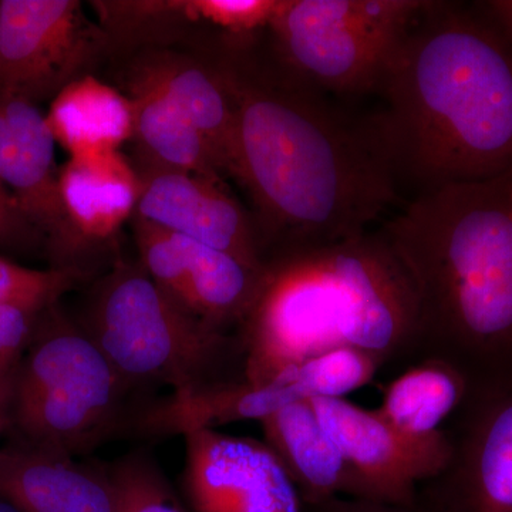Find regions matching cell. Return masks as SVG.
Masks as SVG:
<instances>
[{"label": "cell", "mask_w": 512, "mask_h": 512, "mask_svg": "<svg viewBox=\"0 0 512 512\" xmlns=\"http://www.w3.org/2000/svg\"><path fill=\"white\" fill-rule=\"evenodd\" d=\"M235 109L231 175L256 208L265 261L369 232L399 188L366 120L353 121L242 50L221 66Z\"/></svg>", "instance_id": "cell-1"}, {"label": "cell", "mask_w": 512, "mask_h": 512, "mask_svg": "<svg viewBox=\"0 0 512 512\" xmlns=\"http://www.w3.org/2000/svg\"><path fill=\"white\" fill-rule=\"evenodd\" d=\"M366 120L397 188L512 178V42L493 20L426 0Z\"/></svg>", "instance_id": "cell-2"}, {"label": "cell", "mask_w": 512, "mask_h": 512, "mask_svg": "<svg viewBox=\"0 0 512 512\" xmlns=\"http://www.w3.org/2000/svg\"><path fill=\"white\" fill-rule=\"evenodd\" d=\"M419 308V355L470 389L512 379V178L416 195L380 228Z\"/></svg>", "instance_id": "cell-3"}, {"label": "cell", "mask_w": 512, "mask_h": 512, "mask_svg": "<svg viewBox=\"0 0 512 512\" xmlns=\"http://www.w3.org/2000/svg\"><path fill=\"white\" fill-rule=\"evenodd\" d=\"M397 289L372 232L266 262L237 330L242 379L264 383L286 367L338 348L372 355L387 348Z\"/></svg>", "instance_id": "cell-4"}, {"label": "cell", "mask_w": 512, "mask_h": 512, "mask_svg": "<svg viewBox=\"0 0 512 512\" xmlns=\"http://www.w3.org/2000/svg\"><path fill=\"white\" fill-rule=\"evenodd\" d=\"M128 390L167 387L171 394L235 382L237 335L212 328L161 289L140 264L117 262L97 284L79 320Z\"/></svg>", "instance_id": "cell-5"}, {"label": "cell", "mask_w": 512, "mask_h": 512, "mask_svg": "<svg viewBox=\"0 0 512 512\" xmlns=\"http://www.w3.org/2000/svg\"><path fill=\"white\" fill-rule=\"evenodd\" d=\"M128 392L79 320L55 305L40 316L20 360L8 426L22 446L80 457L120 429Z\"/></svg>", "instance_id": "cell-6"}, {"label": "cell", "mask_w": 512, "mask_h": 512, "mask_svg": "<svg viewBox=\"0 0 512 512\" xmlns=\"http://www.w3.org/2000/svg\"><path fill=\"white\" fill-rule=\"evenodd\" d=\"M426 0H279L269 30L279 69L313 92H377Z\"/></svg>", "instance_id": "cell-7"}, {"label": "cell", "mask_w": 512, "mask_h": 512, "mask_svg": "<svg viewBox=\"0 0 512 512\" xmlns=\"http://www.w3.org/2000/svg\"><path fill=\"white\" fill-rule=\"evenodd\" d=\"M100 43L77 0H0V97L55 99Z\"/></svg>", "instance_id": "cell-8"}, {"label": "cell", "mask_w": 512, "mask_h": 512, "mask_svg": "<svg viewBox=\"0 0 512 512\" xmlns=\"http://www.w3.org/2000/svg\"><path fill=\"white\" fill-rule=\"evenodd\" d=\"M461 429L447 430L451 454L419 488L437 512H512V379L470 389Z\"/></svg>", "instance_id": "cell-9"}, {"label": "cell", "mask_w": 512, "mask_h": 512, "mask_svg": "<svg viewBox=\"0 0 512 512\" xmlns=\"http://www.w3.org/2000/svg\"><path fill=\"white\" fill-rule=\"evenodd\" d=\"M183 497L192 512H306L265 441L218 429L185 434Z\"/></svg>", "instance_id": "cell-10"}, {"label": "cell", "mask_w": 512, "mask_h": 512, "mask_svg": "<svg viewBox=\"0 0 512 512\" xmlns=\"http://www.w3.org/2000/svg\"><path fill=\"white\" fill-rule=\"evenodd\" d=\"M309 402L349 463L357 500L412 504L420 485L439 476L450 460V440L434 446L406 439L377 409H363L346 399Z\"/></svg>", "instance_id": "cell-11"}, {"label": "cell", "mask_w": 512, "mask_h": 512, "mask_svg": "<svg viewBox=\"0 0 512 512\" xmlns=\"http://www.w3.org/2000/svg\"><path fill=\"white\" fill-rule=\"evenodd\" d=\"M55 147L36 104L0 97V180L55 256V268H72L79 245L63 208Z\"/></svg>", "instance_id": "cell-12"}, {"label": "cell", "mask_w": 512, "mask_h": 512, "mask_svg": "<svg viewBox=\"0 0 512 512\" xmlns=\"http://www.w3.org/2000/svg\"><path fill=\"white\" fill-rule=\"evenodd\" d=\"M136 218L228 252L256 269L266 265L255 224L221 180L150 167L140 175Z\"/></svg>", "instance_id": "cell-13"}, {"label": "cell", "mask_w": 512, "mask_h": 512, "mask_svg": "<svg viewBox=\"0 0 512 512\" xmlns=\"http://www.w3.org/2000/svg\"><path fill=\"white\" fill-rule=\"evenodd\" d=\"M18 444L0 450V498L20 512H116L107 466Z\"/></svg>", "instance_id": "cell-14"}, {"label": "cell", "mask_w": 512, "mask_h": 512, "mask_svg": "<svg viewBox=\"0 0 512 512\" xmlns=\"http://www.w3.org/2000/svg\"><path fill=\"white\" fill-rule=\"evenodd\" d=\"M264 441L298 487L306 507L357 498L356 478L312 403L291 404L261 421Z\"/></svg>", "instance_id": "cell-15"}, {"label": "cell", "mask_w": 512, "mask_h": 512, "mask_svg": "<svg viewBox=\"0 0 512 512\" xmlns=\"http://www.w3.org/2000/svg\"><path fill=\"white\" fill-rule=\"evenodd\" d=\"M59 183L79 249L113 237L136 214L141 178L120 151L70 157Z\"/></svg>", "instance_id": "cell-16"}, {"label": "cell", "mask_w": 512, "mask_h": 512, "mask_svg": "<svg viewBox=\"0 0 512 512\" xmlns=\"http://www.w3.org/2000/svg\"><path fill=\"white\" fill-rule=\"evenodd\" d=\"M468 392L470 383L457 367L426 357L387 384L377 412L406 439L447 444L446 427Z\"/></svg>", "instance_id": "cell-17"}, {"label": "cell", "mask_w": 512, "mask_h": 512, "mask_svg": "<svg viewBox=\"0 0 512 512\" xmlns=\"http://www.w3.org/2000/svg\"><path fill=\"white\" fill-rule=\"evenodd\" d=\"M46 121L70 157L119 151L134 134L130 97L93 76H80L60 90Z\"/></svg>", "instance_id": "cell-18"}, {"label": "cell", "mask_w": 512, "mask_h": 512, "mask_svg": "<svg viewBox=\"0 0 512 512\" xmlns=\"http://www.w3.org/2000/svg\"><path fill=\"white\" fill-rule=\"evenodd\" d=\"M134 134L151 167L221 180L227 175L214 148L173 100L147 77L131 89Z\"/></svg>", "instance_id": "cell-19"}, {"label": "cell", "mask_w": 512, "mask_h": 512, "mask_svg": "<svg viewBox=\"0 0 512 512\" xmlns=\"http://www.w3.org/2000/svg\"><path fill=\"white\" fill-rule=\"evenodd\" d=\"M188 274L183 305L212 328L239 329L254 302L264 269L228 252L188 239Z\"/></svg>", "instance_id": "cell-20"}, {"label": "cell", "mask_w": 512, "mask_h": 512, "mask_svg": "<svg viewBox=\"0 0 512 512\" xmlns=\"http://www.w3.org/2000/svg\"><path fill=\"white\" fill-rule=\"evenodd\" d=\"M183 111L231 175L235 109L221 67L208 70L181 60H161L143 73Z\"/></svg>", "instance_id": "cell-21"}, {"label": "cell", "mask_w": 512, "mask_h": 512, "mask_svg": "<svg viewBox=\"0 0 512 512\" xmlns=\"http://www.w3.org/2000/svg\"><path fill=\"white\" fill-rule=\"evenodd\" d=\"M107 468L116 512H192L146 451H133Z\"/></svg>", "instance_id": "cell-22"}, {"label": "cell", "mask_w": 512, "mask_h": 512, "mask_svg": "<svg viewBox=\"0 0 512 512\" xmlns=\"http://www.w3.org/2000/svg\"><path fill=\"white\" fill-rule=\"evenodd\" d=\"M168 18L207 23L237 39L268 29L279 0H165Z\"/></svg>", "instance_id": "cell-23"}, {"label": "cell", "mask_w": 512, "mask_h": 512, "mask_svg": "<svg viewBox=\"0 0 512 512\" xmlns=\"http://www.w3.org/2000/svg\"><path fill=\"white\" fill-rule=\"evenodd\" d=\"M134 237L141 268L183 305L188 274V238L136 218ZM184 306V305H183Z\"/></svg>", "instance_id": "cell-24"}, {"label": "cell", "mask_w": 512, "mask_h": 512, "mask_svg": "<svg viewBox=\"0 0 512 512\" xmlns=\"http://www.w3.org/2000/svg\"><path fill=\"white\" fill-rule=\"evenodd\" d=\"M83 279L80 269H33L0 256V305L49 309Z\"/></svg>", "instance_id": "cell-25"}, {"label": "cell", "mask_w": 512, "mask_h": 512, "mask_svg": "<svg viewBox=\"0 0 512 512\" xmlns=\"http://www.w3.org/2000/svg\"><path fill=\"white\" fill-rule=\"evenodd\" d=\"M46 311L9 303L0 305V417L6 426L20 360L25 355L40 316Z\"/></svg>", "instance_id": "cell-26"}, {"label": "cell", "mask_w": 512, "mask_h": 512, "mask_svg": "<svg viewBox=\"0 0 512 512\" xmlns=\"http://www.w3.org/2000/svg\"><path fill=\"white\" fill-rule=\"evenodd\" d=\"M45 244L39 232L26 220L15 198L0 180V249L25 251Z\"/></svg>", "instance_id": "cell-27"}, {"label": "cell", "mask_w": 512, "mask_h": 512, "mask_svg": "<svg viewBox=\"0 0 512 512\" xmlns=\"http://www.w3.org/2000/svg\"><path fill=\"white\" fill-rule=\"evenodd\" d=\"M308 512H437L417 497L412 504H386L357 498L338 497L315 507H306Z\"/></svg>", "instance_id": "cell-28"}, {"label": "cell", "mask_w": 512, "mask_h": 512, "mask_svg": "<svg viewBox=\"0 0 512 512\" xmlns=\"http://www.w3.org/2000/svg\"><path fill=\"white\" fill-rule=\"evenodd\" d=\"M488 18L503 30L504 35L512 42V0H493L485 3Z\"/></svg>", "instance_id": "cell-29"}, {"label": "cell", "mask_w": 512, "mask_h": 512, "mask_svg": "<svg viewBox=\"0 0 512 512\" xmlns=\"http://www.w3.org/2000/svg\"><path fill=\"white\" fill-rule=\"evenodd\" d=\"M0 512H20L15 505L8 503V501H0Z\"/></svg>", "instance_id": "cell-30"}, {"label": "cell", "mask_w": 512, "mask_h": 512, "mask_svg": "<svg viewBox=\"0 0 512 512\" xmlns=\"http://www.w3.org/2000/svg\"><path fill=\"white\" fill-rule=\"evenodd\" d=\"M3 427H6L5 421H3L2 417H0V429H3Z\"/></svg>", "instance_id": "cell-31"}]
</instances>
